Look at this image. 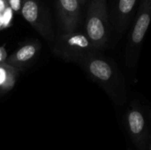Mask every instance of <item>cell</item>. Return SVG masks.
<instances>
[{
    "label": "cell",
    "instance_id": "6da1fadb",
    "mask_svg": "<svg viewBox=\"0 0 151 150\" xmlns=\"http://www.w3.org/2000/svg\"><path fill=\"white\" fill-rule=\"evenodd\" d=\"M79 63L91 78L108 95L117 105H124L127 100L125 78L117 64L108 57L102 55L99 50H94Z\"/></svg>",
    "mask_w": 151,
    "mask_h": 150
},
{
    "label": "cell",
    "instance_id": "7a4b0ae2",
    "mask_svg": "<svg viewBox=\"0 0 151 150\" xmlns=\"http://www.w3.org/2000/svg\"><path fill=\"white\" fill-rule=\"evenodd\" d=\"M85 33L96 50H104L110 39L111 20L107 0H88Z\"/></svg>",
    "mask_w": 151,
    "mask_h": 150
},
{
    "label": "cell",
    "instance_id": "3957f363",
    "mask_svg": "<svg viewBox=\"0 0 151 150\" xmlns=\"http://www.w3.org/2000/svg\"><path fill=\"white\" fill-rule=\"evenodd\" d=\"M151 22V0H142L125 49V62L128 68L137 65L142 43Z\"/></svg>",
    "mask_w": 151,
    "mask_h": 150
},
{
    "label": "cell",
    "instance_id": "277c9868",
    "mask_svg": "<svg viewBox=\"0 0 151 150\" xmlns=\"http://www.w3.org/2000/svg\"><path fill=\"white\" fill-rule=\"evenodd\" d=\"M124 126L137 150H148L150 130L148 117L140 103L133 101L124 115Z\"/></svg>",
    "mask_w": 151,
    "mask_h": 150
},
{
    "label": "cell",
    "instance_id": "5b68a950",
    "mask_svg": "<svg viewBox=\"0 0 151 150\" xmlns=\"http://www.w3.org/2000/svg\"><path fill=\"white\" fill-rule=\"evenodd\" d=\"M54 50L65 59L79 61L96 50L86 33L73 31L60 35L56 41Z\"/></svg>",
    "mask_w": 151,
    "mask_h": 150
},
{
    "label": "cell",
    "instance_id": "8992f818",
    "mask_svg": "<svg viewBox=\"0 0 151 150\" xmlns=\"http://www.w3.org/2000/svg\"><path fill=\"white\" fill-rule=\"evenodd\" d=\"M20 11L24 19L42 36L48 40L53 39V31L49 17L37 0H23Z\"/></svg>",
    "mask_w": 151,
    "mask_h": 150
},
{
    "label": "cell",
    "instance_id": "52a82bcc",
    "mask_svg": "<svg viewBox=\"0 0 151 150\" xmlns=\"http://www.w3.org/2000/svg\"><path fill=\"white\" fill-rule=\"evenodd\" d=\"M138 0H113L110 20L113 30L117 34H122L129 27Z\"/></svg>",
    "mask_w": 151,
    "mask_h": 150
},
{
    "label": "cell",
    "instance_id": "ba28073f",
    "mask_svg": "<svg viewBox=\"0 0 151 150\" xmlns=\"http://www.w3.org/2000/svg\"><path fill=\"white\" fill-rule=\"evenodd\" d=\"M58 16L64 33L76 30L81 21V4L79 0H57Z\"/></svg>",
    "mask_w": 151,
    "mask_h": 150
},
{
    "label": "cell",
    "instance_id": "9c48e42d",
    "mask_svg": "<svg viewBox=\"0 0 151 150\" xmlns=\"http://www.w3.org/2000/svg\"><path fill=\"white\" fill-rule=\"evenodd\" d=\"M40 49L41 45L38 42H27L7 57L5 63L20 70L35 57Z\"/></svg>",
    "mask_w": 151,
    "mask_h": 150
},
{
    "label": "cell",
    "instance_id": "30bf717a",
    "mask_svg": "<svg viewBox=\"0 0 151 150\" xmlns=\"http://www.w3.org/2000/svg\"><path fill=\"white\" fill-rule=\"evenodd\" d=\"M20 70L6 64H0V90L8 91L12 89L17 80Z\"/></svg>",
    "mask_w": 151,
    "mask_h": 150
},
{
    "label": "cell",
    "instance_id": "8fae6325",
    "mask_svg": "<svg viewBox=\"0 0 151 150\" xmlns=\"http://www.w3.org/2000/svg\"><path fill=\"white\" fill-rule=\"evenodd\" d=\"M22 2L23 0H7L9 7L16 12L20 11L22 6Z\"/></svg>",
    "mask_w": 151,
    "mask_h": 150
},
{
    "label": "cell",
    "instance_id": "7c38bea8",
    "mask_svg": "<svg viewBox=\"0 0 151 150\" xmlns=\"http://www.w3.org/2000/svg\"><path fill=\"white\" fill-rule=\"evenodd\" d=\"M7 58V52L4 46H0V64L5 63Z\"/></svg>",
    "mask_w": 151,
    "mask_h": 150
},
{
    "label": "cell",
    "instance_id": "4fadbf2b",
    "mask_svg": "<svg viewBox=\"0 0 151 150\" xmlns=\"http://www.w3.org/2000/svg\"><path fill=\"white\" fill-rule=\"evenodd\" d=\"M146 114L148 117V120H149V124H150V142H149L148 150H151V109H148Z\"/></svg>",
    "mask_w": 151,
    "mask_h": 150
},
{
    "label": "cell",
    "instance_id": "5bb4252c",
    "mask_svg": "<svg viewBox=\"0 0 151 150\" xmlns=\"http://www.w3.org/2000/svg\"><path fill=\"white\" fill-rule=\"evenodd\" d=\"M80 1V3H81V4L82 5V4H84L86 2H87V0H79Z\"/></svg>",
    "mask_w": 151,
    "mask_h": 150
},
{
    "label": "cell",
    "instance_id": "9a60e30c",
    "mask_svg": "<svg viewBox=\"0 0 151 150\" xmlns=\"http://www.w3.org/2000/svg\"><path fill=\"white\" fill-rule=\"evenodd\" d=\"M127 150H132V149H131L130 148H128V149H127Z\"/></svg>",
    "mask_w": 151,
    "mask_h": 150
},
{
    "label": "cell",
    "instance_id": "2e32d148",
    "mask_svg": "<svg viewBox=\"0 0 151 150\" xmlns=\"http://www.w3.org/2000/svg\"><path fill=\"white\" fill-rule=\"evenodd\" d=\"M87 1H88V0H87Z\"/></svg>",
    "mask_w": 151,
    "mask_h": 150
}]
</instances>
